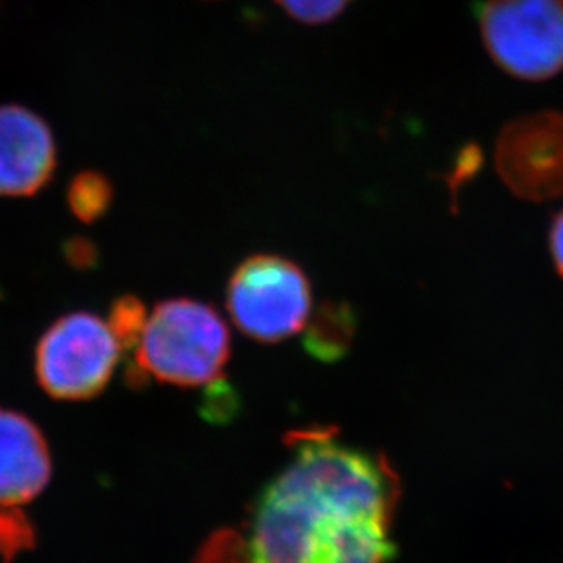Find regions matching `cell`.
<instances>
[{
  "mask_svg": "<svg viewBox=\"0 0 563 563\" xmlns=\"http://www.w3.org/2000/svg\"><path fill=\"white\" fill-rule=\"evenodd\" d=\"M289 457L233 527L212 532L195 563H388L401 482L385 455L336 428L287 433Z\"/></svg>",
  "mask_w": 563,
  "mask_h": 563,
  "instance_id": "6da1fadb",
  "label": "cell"
},
{
  "mask_svg": "<svg viewBox=\"0 0 563 563\" xmlns=\"http://www.w3.org/2000/svg\"><path fill=\"white\" fill-rule=\"evenodd\" d=\"M231 357V333L211 303L167 298L156 303L134 347L129 380L196 388L220 383Z\"/></svg>",
  "mask_w": 563,
  "mask_h": 563,
  "instance_id": "7a4b0ae2",
  "label": "cell"
},
{
  "mask_svg": "<svg viewBox=\"0 0 563 563\" xmlns=\"http://www.w3.org/2000/svg\"><path fill=\"white\" fill-rule=\"evenodd\" d=\"M225 303L244 335L264 344L287 341L306 328L311 284L297 262L280 255H253L234 267Z\"/></svg>",
  "mask_w": 563,
  "mask_h": 563,
  "instance_id": "3957f363",
  "label": "cell"
},
{
  "mask_svg": "<svg viewBox=\"0 0 563 563\" xmlns=\"http://www.w3.org/2000/svg\"><path fill=\"white\" fill-rule=\"evenodd\" d=\"M123 346L107 320L74 311L55 320L35 347V377L57 401H87L107 388Z\"/></svg>",
  "mask_w": 563,
  "mask_h": 563,
  "instance_id": "277c9868",
  "label": "cell"
},
{
  "mask_svg": "<svg viewBox=\"0 0 563 563\" xmlns=\"http://www.w3.org/2000/svg\"><path fill=\"white\" fill-rule=\"evenodd\" d=\"M479 30L490 59L521 81L563 71V0H485Z\"/></svg>",
  "mask_w": 563,
  "mask_h": 563,
  "instance_id": "5b68a950",
  "label": "cell"
},
{
  "mask_svg": "<svg viewBox=\"0 0 563 563\" xmlns=\"http://www.w3.org/2000/svg\"><path fill=\"white\" fill-rule=\"evenodd\" d=\"M505 187L532 203L563 196V112L540 110L509 121L494 145Z\"/></svg>",
  "mask_w": 563,
  "mask_h": 563,
  "instance_id": "8992f818",
  "label": "cell"
},
{
  "mask_svg": "<svg viewBox=\"0 0 563 563\" xmlns=\"http://www.w3.org/2000/svg\"><path fill=\"white\" fill-rule=\"evenodd\" d=\"M55 167L57 148L46 121L19 104L0 107V196L37 195Z\"/></svg>",
  "mask_w": 563,
  "mask_h": 563,
  "instance_id": "52a82bcc",
  "label": "cell"
},
{
  "mask_svg": "<svg viewBox=\"0 0 563 563\" xmlns=\"http://www.w3.org/2000/svg\"><path fill=\"white\" fill-rule=\"evenodd\" d=\"M52 476V457L32 419L0 408V505L16 507L37 498Z\"/></svg>",
  "mask_w": 563,
  "mask_h": 563,
  "instance_id": "ba28073f",
  "label": "cell"
},
{
  "mask_svg": "<svg viewBox=\"0 0 563 563\" xmlns=\"http://www.w3.org/2000/svg\"><path fill=\"white\" fill-rule=\"evenodd\" d=\"M358 317L352 303L344 300H325L311 313L303 347L311 357L322 363L341 361L352 350L357 335Z\"/></svg>",
  "mask_w": 563,
  "mask_h": 563,
  "instance_id": "9c48e42d",
  "label": "cell"
},
{
  "mask_svg": "<svg viewBox=\"0 0 563 563\" xmlns=\"http://www.w3.org/2000/svg\"><path fill=\"white\" fill-rule=\"evenodd\" d=\"M114 200V187L104 174L87 170L74 178L68 189V203L81 222H98Z\"/></svg>",
  "mask_w": 563,
  "mask_h": 563,
  "instance_id": "30bf717a",
  "label": "cell"
},
{
  "mask_svg": "<svg viewBox=\"0 0 563 563\" xmlns=\"http://www.w3.org/2000/svg\"><path fill=\"white\" fill-rule=\"evenodd\" d=\"M146 320H148V313H146L145 303L134 295L115 298L110 308L109 324L123 350L136 347L141 333L145 330Z\"/></svg>",
  "mask_w": 563,
  "mask_h": 563,
  "instance_id": "8fae6325",
  "label": "cell"
},
{
  "mask_svg": "<svg viewBox=\"0 0 563 563\" xmlns=\"http://www.w3.org/2000/svg\"><path fill=\"white\" fill-rule=\"evenodd\" d=\"M35 543V532L30 521L13 507L0 505V559L11 562L16 554Z\"/></svg>",
  "mask_w": 563,
  "mask_h": 563,
  "instance_id": "7c38bea8",
  "label": "cell"
},
{
  "mask_svg": "<svg viewBox=\"0 0 563 563\" xmlns=\"http://www.w3.org/2000/svg\"><path fill=\"white\" fill-rule=\"evenodd\" d=\"M286 13L306 22V24H324L341 15L350 0H277Z\"/></svg>",
  "mask_w": 563,
  "mask_h": 563,
  "instance_id": "4fadbf2b",
  "label": "cell"
},
{
  "mask_svg": "<svg viewBox=\"0 0 563 563\" xmlns=\"http://www.w3.org/2000/svg\"><path fill=\"white\" fill-rule=\"evenodd\" d=\"M479 165H482V156H479V151H477L476 146L463 148L449 176L450 189H460L463 181H466V179L472 178L476 174Z\"/></svg>",
  "mask_w": 563,
  "mask_h": 563,
  "instance_id": "5bb4252c",
  "label": "cell"
},
{
  "mask_svg": "<svg viewBox=\"0 0 563 563\" xmlns=\"http://www.w3.org/2000/svg\"><path fill=\"white\" fill-rule=\"evenodd\" d=\"M549 253L553 258L554 269L563 280V209L554 214L549 225Z\"/></svg>",
  "mask_w": 563,
  "mask_h": 563,
  "instance_id": "9a60e30c",
  "label": "cell"
}]
</instances>
